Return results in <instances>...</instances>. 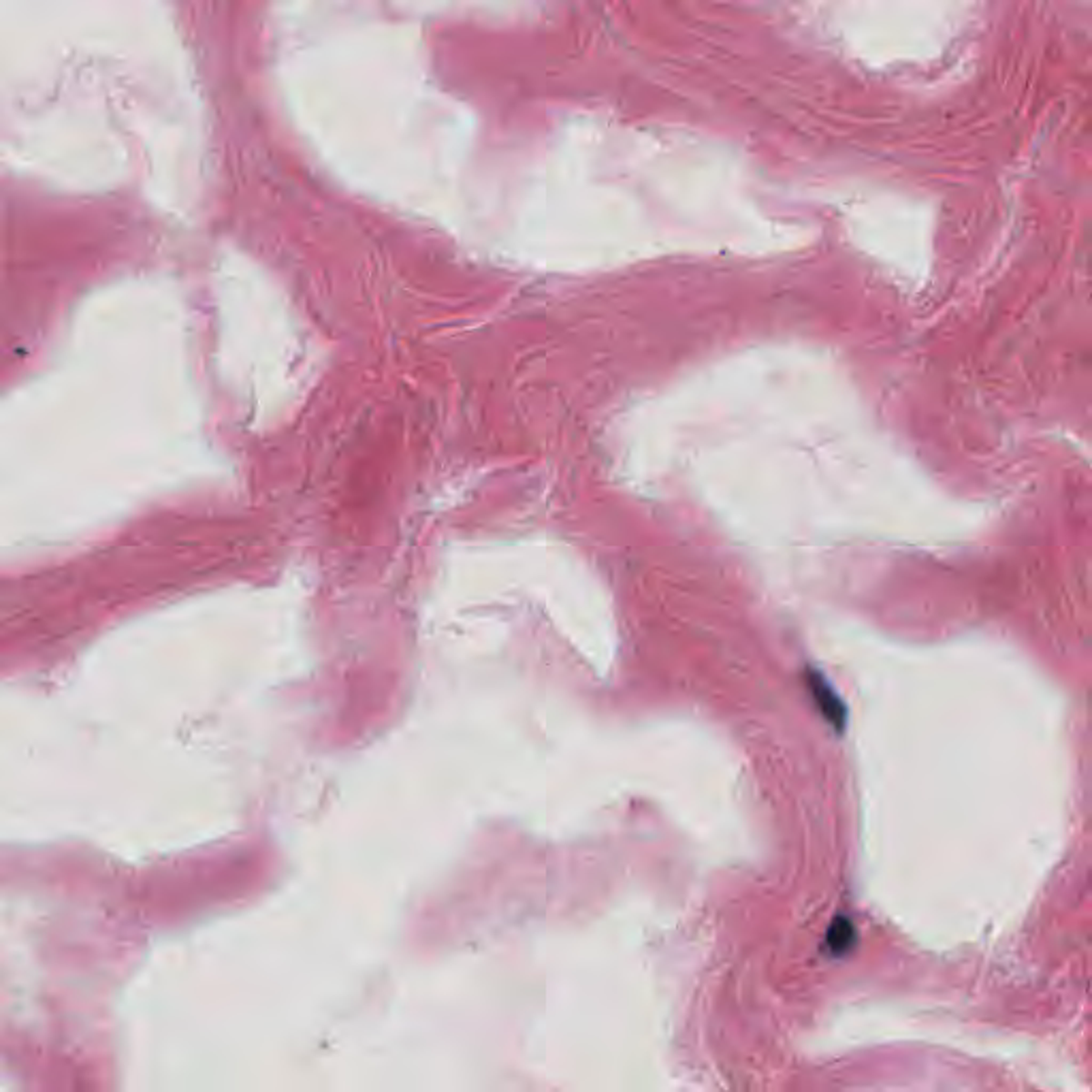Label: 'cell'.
<instances>
[{"label": "cell", "mask_w": 1092, "mask_h": 1092, "mask_svg": "<svg viewBox=\"0 0 1092 1092\" xmlns=\"http://www.w3.org/2000/svg\"><path fill=\"white\" fill-rule=\"evenodd\" d=\"M809 689L813 691L817 704H820V710L823 713V717L832 723L834 728L843 730L845 726V704L841 702V698L834 694V689L830 688V683L823 679L820 672H809Z\"/></svg>", "instance_id": "1"}]
</instances>
